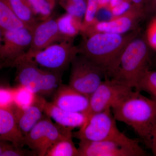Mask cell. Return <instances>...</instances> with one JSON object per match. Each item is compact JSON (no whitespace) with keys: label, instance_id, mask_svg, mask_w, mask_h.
<instances>
[{"label":"cell","instance_id":"603a6c76","mask_svg":"<svg viewBox=\"0 0 156 156\" xmlns=\"http://www.w3.org/2000/svg\"><path fill=\"white\" fill-rule=\"evenodd\" d=\"M137 92H145L156 100V71L148 70L135 88Z\"/></svg>","mask_w":156,"mask_h":156},{"label":"cell","instance_id":"4316f807","mask_svg":"<svg viewBox=\"0 0 156 156\" xmlns=\"http://www.w3.org/2000/svg\"><path fill=\"white\" fill-rule=\"evenodd\" d=\"M14 107L13 88L0 87V108L12 111Z\"/></svg>","mask_w":156,"mask_h":156},{"label":"cell","instance_id":"44dd1931","mask_svg":"<svg viewBox=\"0 0 156 156\" xmlns=\"http://www.w3.org/2000/svg\"><path fill=\"white\" fill-rule=\"evenodd\" d=\"M73 137L72 134L58 140L48 149L45 156H79V151Z\"/></svg>","mask_w":156,"mask_h":156},{"label":"cell","instance_id":"9a60e30c","mask_svg":"<svg viewBox=\"0 0 156 156\" xmlns=\"http://www.w3.org/2000/svg\"><path fill=\"white\" fill-rule=\"evenodd\" d=\"M44 98L38 95L37 100L33 105L23 109L14 107L12 110L20 131L23 136L44 117L43 106Z\"/></svg>","mask_w":156,"mask_h":156},{"label":"cell","instance_id":"6da1fadb","mask_svg":"<svg viewBox=\"0 0 156 156\" xmlns=\"http://www.w3.org/2000/svg\"><path fill=\"white\" fill-rule=\"evenodd\" d=\"M140 29L124 34L96 33L83 37L78 46L83 54L102 68L106 79L115 72L120 58L128 44L140 34Z\"/></svg>","mask_w":156,"mask_h":156},{"label":"cell","instance_id":"d590c367","mask_svg":"<svg viewBox=\"0 0 156 156\" xmlns=\"http://www.w3.org/2000/svg\"><path fill=\"white\" fill-rule=\"evenodd\" d=\"M2 32L0 29V44L2 43Z\"/></svg>","mask_w":156,"mask_h":156},{"label":"cell","instance_id":"ba28073f","mask_svg":"<svg viewBox=\"0 0 156 156\" xmlns=\"http://www.w3.org/2000/svg\"><path fill=\"white\" fill-rule=\"evenodd\" d=\"M147 14L144 8L133 4L125 14L107 20H96L80 33L83 37L96 33L124 34L139 29L140 21Z\"/></svg>","mask_w":156,"mask_h":156},{"label":"cell","instance_id":"8d00e7d4","mask_svg":"<svg viewBox=\"0 0 156 156\" xmlns=\"http://www.w3.org/2000/svg\"><path fill=\"white\" fill-rule=\"evenodd\" d=\"M50 3H52L54 5H56V1L55 0H48Z\"/></svg>","mask_w":156,"mask_h":156},{"label":"cell","instance_id":"9c48e42d","mask_svg":"<svg viewBox=\"0 0 156 156\" xmlns=\"http://www.w3.org/2000/svg\"><path fill=\"white\" fill-rule=\"evenodd\" d=\"M133 88L110 79H105L89 97L88 115L112 108Z\"/></svg>","mask_w":156,"mask_h":156},{"label":"cell","instance_id":"d4e9b609","mask_svg":"<svg viewBox=\"0 0 156 156\" xmlns=\"http://www.w3.org/2000/svg\"><path fill=\"white\" fill-rule=\"evenodd\" d=\"M66 13L82 20L87 9V0H58Z\"/></svg>","mask_w":156,"mask_h":156},{"label":"cell","instance_id":"8fae6325","mask_svg":"<svg viewBox=\"0 0 156 156\" xmlns=\"http://www.w3.org/2000/svg\"><path fill=\"white\" fill-rule=\"evenodd\" d=\"M31 39V31L27 28L2 32V40L0 44V61L11 66L28 50Z\"/></svg>","mask_w":156,"mask_h":156},{"label":"cell","instance_id":"5b68a950","mask_svg":"<svg viewBox=\"0 0 156 156\" xmlns=\"http://www.w3.org/2000/svg\"><path fill=\"white\" fill-rule=\"evenodd\" d=\"M111 108L88 115L86 122L73 136L80 140L90 141L112 140L130 144L139 145V141L129 138L120 131Z\"/></svg>","mask_w":156,"mask_h":156},{"label":"cell","instance_id":"f546056e","mask_svg":"<svg viewBox=\"0 0 156 156\" xmlns=\"http://www.w3.org/2000/svg\"><path fill=\"white\" fill-rule=\"evenodd\" d=\"M28 154L29 153L27 151L22 149L21 147H18L10 143L3 151L2 156H23L28 155Z\"/></svg>","mask_w":156,"mask_h":156},{"label":"cell","instance_id":"2e32d148","mask_svg":"<svg viewBox=\"0 0 156 156\" xmlns=\"http://www.w3.org/2000/svg\"><path fill=\"white\" fill-rule=\"evenodd\" d=\"M0 138L18 147L24 146V136L11 111L0 108Z\"/></svg>","mask_w":156,"mask_h":156},{"label":"cell","instance_id":"e575fe53","mask_svg":"<svg viewBox=\"0 0 156 156\" xmlns=\"http://www.w3.org/2000/svg\"><path fill=\"white\" fill-rule=\"evenodd\" d=\"M10 142L6 141L5 140L0 138V156H2L3 151L6 148V147Z\"/></svg>","mask_w":156,"mask_h":156},{"label":"cell","instance_id":"83f0119b","mask_svg":"<svg viewBox=\"0 0 156 156\" xmlns=\"http://www.w3.org/2000/svg\"><path fill=\"white\" fill-rule=\"evenodd\" d=\"M144 37L151 49L156 51V15L149 22Z\"/></svg>","mask_w":156,"mask_h":156},{"label":"cell","instance_id":"52a82bcc","mask_svg":"<svg viewBox=\"0 0 156 156\" xmlns=\"http://www.w3.org/2000/svg\"><path fill=\"white\" fill-rule=\"evenodd\" d=\"M78 46L73 42H58L34 53L30 58L44 69L62 73L79 54Z\"/></svg>","mask_w":156,"mask_h":156},{"label":"cell","instance_id":"1f68e13d","mask_svg":"<svg viewBox=\"0 0 156 156\" xmlns=\"http://www.w3.org/2000/svg\"><path fill=\"white\" fill-rule=\"evenodd\" d=\"M147 15L149 14H154L156 15V0H150L148 5L145 8Z\"/></svg>","mask_w":156,"mask_h":156},{"label":"cell","instance_id":"5bb4252c","mask_svg":"<svg viewBox=\"0 0 156 156\" xmlns=\"http://www.w3.org/2000/svg\"><path fill=\"white\" fill-rule=\"evenodd\" d=\"M44 114L56 124L70 130L81 128L86 122L88 115L82 113L73 112L59 108L53 102L45 99L43 101Z\"/></svg>","mask_w":156,"mask_h":156},{"label":"cell","instance_id":"ac0fdd59","mask_svg":"<svg viewBox=\"0 0 156 156\" xmlns=\"http://www.w3.org/2000/svg\"><path fill=\"white\" fill-rule=\"evenodd\" d=\"M57 26L62 41L73 42L80 33L83 20L66 13L56 19Z\"/></svg>","mask_w":156,"mask_h":156},{"label":"cell","instance_id":"7a4b0ae2","mask_svg":"<svg viewBox=\"0 0 156 156\" xmlns=\"http://www.w3.org/2000/svg\"><path fill=\"white\" fill-rule=\"evenodd\" d=\"M116 120L126 124L150 147L151 133L156 119V100L132 90L111 108Z\"/></svg>","mask_w":156,"mask_h":156},{"label":"cell","instance_id":"277c9868","mask_svg":"<svg viewBox=\"0 0 156 156\" xmlns=\"http://www.w3.org/2000/svg\"><path fill=\"white\" fill-rule=\"evenodd\" d=\"M12 66L17 69V85L28 87L40 96H53L62 83V73L39 67L33 59L20 57Z\"/></svg>","mask_w":156,"mask_h":156},{"label":"cell","instance_id":"d6986e66","mask_svg":"<svg viewBox=\"0 0 156 156\" xmlns=\"http://www.w3.org/2000/svg\"><path fill=\"white\" fill-rule=\"evenodd\" d=\"M15 15L31 31L39 22L27 0H4Z\"/></svg>","mask_w":156,"mask_h":156},{"label":"cell","instance_id":"4dcf8cb0","mask_svg":"<svg viewBox=\"0 0 156 156\" xmlns=\"http://www.w3.org/2000/svg\"><path fill=\"white\" fill-rule=\"evenodd\" d=\"M150 148L151 150L154 155L156 156V119L151 133V143Z\"/></svg>","mask_w":156,"mask_h":156},{"label":"cell","instance_id":"30bf717a","mask_svg":"<svg viewBox=\"0 0 156 156\" xmlns=\"http://www.w3.org/2000/svg\"><path fill=\"white\" fill-rule=\"evenodd\" d=\"M79 156H144L146 152L140 145H132L112 140H80Z\"/></svg>","mask_w":156,"mask_h":156},{"label":"cell","instance_id":"7c38bea8","mask_svg":"<svg viewBox=\"0 0 156 156\" xmlns=\"http://www.w3.org/2000/svg\"><path fill=\"white\" fill-rule=\"evenodd\" d=\"M30 47L21 57L30 58L33 55L57 42L62 41L56 19L51 17L37 23L31 30Z\"/></svg>","mask_w":156,"mask_h":156},{"label":"cell","instance_id":"4fadbf2b","mask_svg":"<svg viewBox=\"0 0 156 156\" xmlns=\"http://www.w3.org/2000/svg\"><path fill=\"white\" fill-rule=\"evenodd\" d=\"M53 97L52 102L59 108L88 115L89 97L78 92L69 85L60 84Z\"/></svg>","mask_w":156,"mask_h":156},{"label":"cell","instance_id":"e0dca14e","mask_svg":"<svg viewBox=\"0 0 156 156\" xmlns=\"http://www.w3.org/2000/svg\"><path fill=\"white\" fill-rule=\"evenodd\" d=\"M53 123L52 119L45 115L24 136V145L28 146L37 154L40 147Z\"/></svg>","mask_w":156,"mask_h":156},{"label":"cell","instance_id":"8992f818","mask_svg":"<svg viewBox=\"0 0 156 156\" xmlns=\"http://www.w3.org/2000/svg\"><path fill=\"white\" fill-rule=\"evenodd\" d=\"M71 67L69 85L89 97L106 78L104 70L83 54L76 56Z\"/></svg>","mask_w":156,"mask_h":156},{"label":"cell","instance_id":"74e56055","mask_svg":"<svg viewBox=\"0 0 156 156\" xmlns=\"http://www.w3.org/2000/svg\"><path fill=\"white\" fill-rule=\"evenodd\" d=\"M55 1H56H56H57V0H55Z\"/></svg>","mask_w":156,"mask_h":156},{"label":"cell","instance_id":"ffe728a7","mask_svg":"<svg viewBox=\"0 0 156 156\" xmlns=\"http://www.w3.org/2000/svg\"><path fill=\"white\" fill-rule=\"evenodd\" d=\"M27 28L4 0H0V29L2 32Z\"/></svg>","mask_w":156,"mask_h":156},{"label":"cell","instance_id":"cb8c5ba5","mask_svg":"<svg viewBox=\"0 0 156 156\" xmlns=\"http://www.w3.org/2000/svg\"><path fill=\"white\" fill-rule=\"evenodd\" d=\"M103 2L104 0H87V9L82 21L80 33L97 20L98 13L101 10Z\"/></svg>","mask_w":156,"mask_h":156},{"label":"cell","instance_id":"484cf974","mask_svg":"<svg viewBox=\"0 0 156 156\" xmlns=\"http://www.w3.org/2000/svg\"><path fill=\"white\" fill-rule=\"evenodd\" d=\"M38 19L44 20L52 17L55 5L48 0H27Z\"/></svg>","mask_w":156,"mask_h":156},{"label":"cell","instance_id":"3957f363","mask_svg":"<svg viewBox=\"0 0 156 156\" xmlns=\"http://www.w3.org/2000/svg\"><path fill=\"white\" fill-rule=\"evenodd\" d=\"M150 47L144 36L140 34L127 46L120 58L119 66L110 79L135 88L151 64Z\"/></svg>","mask_w":156,"mask_h":156},{"label":"cell","instance_id":"7402d4cb","mask_svg":"<svg viewBox=\"0 0 156 156\" xmlns=\"http://www.w3.org/2000/svg\"><path fill=\"white\" fill-rule=\"evenodd\" d=\"M14 107L23 109L33 105L37 100L38 95L31 89L22 85H17L13 88Z\"/></svg>","mask_w":156,"mask_h":156},{"label":"cell","instance_id":"836d02e7","mask_svg":"<svg viewBox=\"0 0 156 156\" xmlns=\"http://www.w3.org/2000/svg\"><path fill=\"white\" fill-rule=\"evenodd\" d=\"M123 1L124 0H110L108 7L106 9L109 11L111 9L118 5Z\"/></svg>","mask_w":156,"mask_h":156},{"label":"cell","instance_id":"f1b7e54d","mask_svg":"<svg viewBox=\"0 0 156 156\" xmlns=\"http://www.w3.org/2000/svg\"><path fill=\"white\" fill-rule=\"evenodd\" d=\"M132 5L131 0H124L118 5L110 10L111 18L119 17L125 14L131 9Z\"/></svg>","mask_w":156,"mask_h":156},{"label":"cell","instance_id":"d6a6232c","mask_svg":"<svg viewBox=\"0 0 156 156\" xmlns=\"http://www.w3.org/2000/svg\"><path fill=\"white\" fill-rule=\"evenodd\" d=\"M131 1L132 4L144 8L145 11V8L148 5L150 0H131Z\"/></svg>","mask_w":156,"mask_h":156}]
</instances>
